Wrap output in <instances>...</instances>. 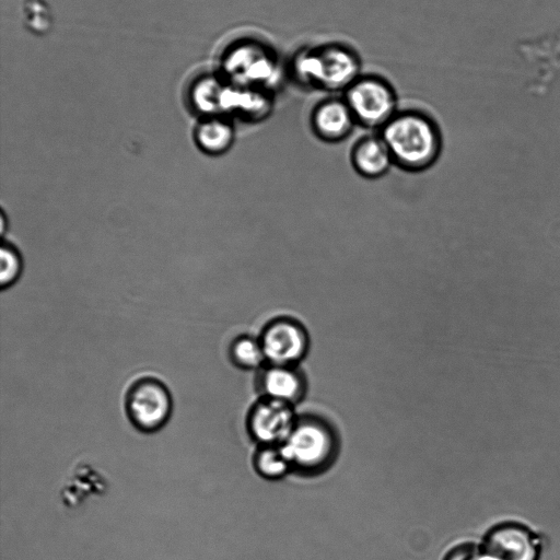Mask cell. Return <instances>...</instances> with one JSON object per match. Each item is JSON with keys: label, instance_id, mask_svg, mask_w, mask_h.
Segmentation results:
<instances>
[{"label": "cell", "instance_id": "52a82bcc", "mask_svg": "<svg viewBox=\"0 0 560 560\" xmlns=\"http://www.w3.org/2000/svg\"><path fill=\"white\" fill-rule=\"evenodd\" d=\"M296 418L292 405L262 397L252 407L247 428L252 438L260 445H281Z\"/></svg>", "mask_w": 560, "mask_h": 560}, {"label": "cell", "instance_id": "7c38bea8", "mask_svg": "<svg viewBox=\"0 0 560 560\" xmlns=\"http://www.w3.org/2000/svg\"><path fill=\"white\" fill-rule=\"evenodd\" d=\"M234 140L230 124L219 119L203 121L196 130V141L206 153L218 155L226 152Z\"/></svg>", "mask_w": 560, "mask_h": 560}, {"label": "cell", "instance_id": "9c48e42d", "mask_svg": "<svg viewBox=\"0 0 560 560\" xmlns=\"http://www.w3.org/2000/svg\"><path fill=\"white\" fill-rule=\"evenodd\" d=\"M259 388L262 397L294 406L306 393V380L296 366L268 364L260 373Z\"/></svg>", "mask_w": 560, "mask_h": 560}, {"label": "cell", "instance_id": "3957f363", "mask_svg": "<svg viewBox=\"0 0 560 560\" xmlns=\"http://www.w3.org/2000/svg\"><path fill=\"white\" fill-rule=\"evenodd\" d=\"M292 69L301 83L331 92H345L362 75L358 55L335 43L299 51Z\"/></svg>", "mask_w": 560, "mask_h": 560}, {"label": "cell", "instance_id": "ba28073f", "mask_svg": "<svg viewBox=\"0 0 560 560\" xmlns=\"http://www.w3.org/2000/svg\"><path fill=\"white\" fill-rule=\"evenodd\" d=\"M492 560H538L540 544L538 537L527 527L505 523L493 527L481 545Z\"/></svg>", "mask_w": 560, "mask_h": 560}, {"label": "cell", "instance_id": "6da1fadb", "mask_svg": "<svg viewBox=\"0 0 560 560\" xmlns=\"http://www.w3.org/2000/svg\"><path fill=\"white\" fill-rule=\"evenodd\" d=\"M395 164L410 171L430 166L439 156L441 136L435 122L416 110L397 112L381 128Z\"/></svg>", "mask_w": 560, "mask_h": 560}, {"label": "cell", "instance_id": "2e32d148", "mask_svg": "<svg viewBox=\"0 0 560 560\" xmlns=\"http://www.w3.org/2000/svg\"><path fill=\"white\" fill-rule=\"evenodd\" d=\"M444 560H492L483 549L474 545H463L448 552Z\"/></svg>", "mask_w": 560, "mask_h": 560}, {"label": "cell", "instance_id": "277c9868", "mask_svg": "<svg viewBox=\"0 0 560 560\" xmlns=\"http://www.w3.org/2000/svg\"><path fill=\"white\" fill-rule=\"evenodd\" d=\"M343 100L357 124L382 128L397 113L393 86L377 75H361L345 92Z\"/></svg>", "mask_w": 560, "mask_h": 560}, {"label": "cell", "instance_id": "8992f818", "mask_svg": "<svg viewBox=\"0 0 560 560\" xmlns=\"http://www.w3.org/2000/svg\"><path fill=\"white\" fill-rule=\"evenodd\" d=\"M266 362L273 365L295 366L307 353L310 340L299 322L280 317L270 322L259 338Z\"/></svg>", "mask_w": 560, "mask_h": 560}, {"label": "cell", "instance_id": "5bb4252c", "mask_svg": "<svg viewBox=\"0 0 560 560\" xmlns=\"http://www.w3.org/2000/svg\"><path fill=\"white\" fill-rule=\"evenodd\" d=\"M231 358L242 369H256L266 362L265 353L259 339L243 336L234 340L231 346Z\"/></svg>", "mask_w": 560, "mask_h": 560}, {"label": "cell", "instance_id": "7a4b0ae2", "mask_svg": "<svg viewBox=\"0 0 560 560\" xmlns=\"http://www.w3.org/2000/svg\"><path fill=\"white\" fill-rule=\"evenodd\" d=\"M281 447L292 471L317 476L335 463L340 447L338 433L327 419L313 413L298 416Z\"/></svg>", "mask_w": 560, "mask_h": 560}, {"label": "cell", "instance_id": "5b68a950", "mask_svg": "<svg viewBox=\"0 0 560 560\" xmlns=\"http://www.w3.org/2000/svg\"><path fill=\"white\" fill-rule=\"evenodd\" d=\"M126 408L135 427L143 432H154L167 422L172 412V398L163 383L143 378L130 388Z\"/></svg>", "mask_w": 560, "mask_h": 560}, {"label": "cell", "instance_id": "30bf717a", "mask_svg": "<svg viewBox=\"0 0 560 560\" xmlns=\"http://www.w3.org/2000/svg\"><path fill=\"white\" fill-rule=\"evenodd\" d=\"M311 124L314 132L322 139L338 141L346 138L357 122L343 97H331L314 107Z\"/></svg>", "mask_w": 560, "mask_h": 560}, {"label": "cell", "instance_id": "4fadbf2b", "mask_svg": "<svg viewBox=\"0 0 560 560\" xmlns=\"http://www.w3.org/2000/svg\"><path fill=\"white\" fill-rule=\"evenodd\" d=\"M254 467L261 477L276 480L292 471L281 445H260L254 456Z\"/></svg>", "mask_w": 560, "mask_h": 560}, {"label": "cell", "instance_id": "8fae6325", "mask_svg": "<svg viewBox=\"0 0 560 560\" xmlns=\"http://www.w3.org/2000/svg\"><path fill=\"white\" fill-rule=\"evenodd\" d=\"M352 163L362 176L375 178L384 175L394 161L381 136H373L365 137L355 144Z\"/></svg>", "mask_w": 560, "mask_h": 560}, {"label": "cell", "instance_id": "9a60e30c", "mask_svg": "<svg viewBox=\"0 0 560 560\" xmlns=\"http://www.w3.org/2000/svg\"><path fill=\"white\" fill-rule=\"evenodd\" d=\"M0 283L2 288L13 284L22 271L19 253L10 245H2L0 253Z\"/></svg>", "mask_w": 560, "mask_h": 560}]
</instances>
